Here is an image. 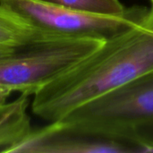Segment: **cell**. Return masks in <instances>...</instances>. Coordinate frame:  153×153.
Here are the masks:
<instances>
[{
  "instance_id": "obj_5",
  "label": "cell",
  "mask_w": 153,
  "mask_h": 153,
  "mask_svg": "<svg viewBox=\"0 0 153 153\" xmlns=\"http://www.w3.org/2000/svg\"><path fill=\"white\" fill-rule=\"evenodd\" d=\"M146 152L135 139L57 120L31 130L6 153Z\"/></svg>"
},
{
  "instance_id": "obj_10",
  "label": "cell",
  "mask_w": 153,
  "mask_h": 153,
  "mask_svg": "<svg viewBox=\"0 0 153 153\" xmlns=\"http://www.w3.org/2000/svg\"><path fill=\"white\" fill-rule=\"evenodd\" d=\"M11 93H12V91L9 89L0 85V104L4 103L6 99L9 97V95Z\"/></svg>"
},
{
  "instance_id": "obj_4",
  "label": "cell",
  "mask_w": 153,
  "mask_h": 153,
  "mask_svg": "<svg viewBox=\"0 0 153 153\" xmlns=\"http://www.w3.org/2000/svg\"><path fill=\"white\" fill-rule=\"evenodd\" d=\"M150 119H153V69L78 107L59 120L133 137L132 128Z\"/></svg>"
},
{
  "instance_id": "obj_11",
  "label": "cell",
  "mask_w": 153,
  "mask_h": 153,
  "mask_svg": "<svg viewBox=\"0 0 153 153\" xmlns=\"http://www.w3.org/2000/svg\"><path fill=\"white\" fill-rule=\"evenodd\" d=\"M151 2V8H150V13L153 16V0H150Z\"/></svg>"
},
{
  "instance_id": "obj_3",
  "label": "cell",
  "mask_w": 153,
  "mask_h": 153,
  "mask_svg": "<svg viewBox=\"0 0 153 153\" xmlns=\"http://www.w3.org/2000/svg\"><path fill=\"white\" fill-rule=\"evenodd\" d=\"M0 4L17 13L35 26L66 38L111 39L139 25L149 9L134 6L120 15L81 12L36 0H0Z\"/></svg>"
},
{
  "instance_id": "obj_1",
  "label": "cell",
  "mask_w": 153,
  "mask_h": 153,
  "mask_svg": "<svg viewBox=\"0 0 153 153\" xmlns=\"http://www.w3.org/2000/svg\"><path fill=\"white\" fill-rule=\"evenodd\" d=\"M153 69V16L105 41L98 49L41 88L31 104L39 117L55 122L78 107Z\"/></svg>"
},
{
  "instance_id": "obj_8",
  "label": "cell",
  "mask_w": 153,
  "mask_h": 153,
  "mask_svg": "<svg viewBox=\"0 0 153 153\" xmlns=\"http://www.w3.org/2000/svg\"><path fill=\"white\" fill-rule=\"evenodd\" d=\"M42 3L63 6L81 12L120 15L125 13L126 8L120 0H36Z\"/></svg>"
},
{
  "instance_id": "obj_6",
  "label": "cell",
  "mask_w": 153,
  "mask_h": 153,
  "mask_svg": "<svg viewBox=\"0 0 153 153\" xmlns=\"http://www.w3.org/2000/svg\"><path fill=\"white\" fill-rule=\"evenodd\" d=\"M56 37L61 36L35 26L22 15L0 4V56L25 45Z\"/></svg>"
},
{
  "instance_id": "obj_7",
  "label": "cell",
  "mask_w": 153,
  "mask_h": 153,
  "mask_svg": "<svg viewBox=\"0 0 153 153\" xmlns=\"http://www.w3.org/2000/svg\"><path fill=\"white\" fill-rule=\"evenodd\" d=\"M29 104L30 97L26 95L0 104V152H7L32 130L28 114Z\"/></svg>"
},
{
  "instance_id": "obj_2",
  "label": "cell",
  "mask_w": 153,
  "mask_h": 153,
  "mask_svg": "<svg viewBox=\"0 0 153 153\" xmlns=\"http://www.w3.org/2000/svg\"><path fill=\"white\" fill-rule=\"evenodd\" d=\"M105 41L56 37L0 56V85L31 96L98 49Z\"/></svg>"
},
{
  "instance_id": "obj_9",
  "label": "cell",
  "mask_w": 153,
  "mask_h": 153,
  "mask_svg": "<svg viewBox=\"0 0 153 153\" xmlns=\"http://www.w3.org/2000/svg\"><path fill=\"white\" fill-rule=\"evenodd\" d=\"M132 136L146 150L153 152V119L135 125L132 130Z\"/></svg>"
}]
</instances>
